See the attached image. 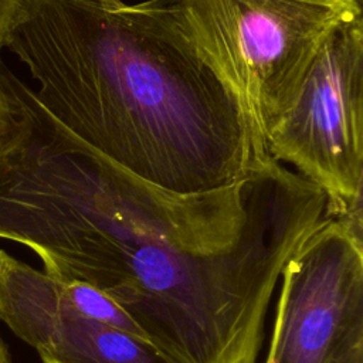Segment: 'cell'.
I'll list each match as a JSON object with an SVG mask.
<instances>
[{"instance_id": "cell-1", "label": "cell", "mask_w": 363, "mask_h": 363, "mask_svg": "<svg viewBox=\"0 0 363 363\" xmlns=\"http://www.w3.org/2000/svg\"><path fill=\"white\" fill-rule=\"evenodd\" d=\"M0 238L113 301L173 363H257L288 259L330 217L322 189L271 157L244 180L177 194L109 163L0 57Z\"/></svg>"}, {"instance_id": "cell-2", "label": "cell", "mask_w": 363, "mask_h": 363, "mask_svg": "<svg viewBox=\"0 0 363 363\" xmlns=\"http://www.w3.org/2000/svg\"><path fill=\"white\" fill-rule=\"evenodd\" d=\"M40 105L121 170L177 194L230 187L269 155L235 94L122 0H30L6 44Z\"/></svg>"}, {"instance_id": "cell-3", "label": "cell", "mask_w": 363, "mask_h": 363, "mask_svg": "<svg viewBox=\"0 0 363 363\" xmlns=\"http://www.w3.org/2000/svg\"><path fill=\"white\" fill-rule=\"evenodd\" d=\"M135 6L235 94L262 140L291 108L333 33L363 16L354 0H146Z\"/></svg>"}, {"instance_id": "cell-4", "label": "cell", "mask_w": 363, "mask_h": 363, "mask_svg": "<svg viewBox=\"0 0 363 363\" xmlns=\"http://www.w3.org/2000/svg\"><path fill=\"white\" fill-rule=\"evenodd\" d=\"M264 143L325 191L332 217L363 228V16L328 40Z\"/></svg>"}, {"instance_id": "cell-5", "label": "cell", "mask_w": 363, "mask_h": 363, "mask_svg": "<svg viewBox=\"0 0 363 363\" xmlns=\"http://www.w3.org/2000/svg\"><path fill=\"white\" fill-rule=\"evenodd\" d=\"M281 278L265 363H328L363 332V230L326 218Z\"/></svg>"}, {"instance_id": "cell-6", "label": "cell", "mask_w": 363, "mask_h": 363, "mask_svg": "<svg viewBox=\"0 0 363 363\" xmlns=\"http://www.w3.org/2000/svg\"><path fill=\"white\" fill-rule=\"evenodd\" d=\"M0 319L43 363H173L149 340L85 315L62 279L3 250Z\"/></svg>"}, {"instance_id": "cell-7", "label": "cell", "mask_w": 363, "mask_h": 363, "mask_svg": "<svg viewBox=\"0 0 363 363\" xmlns=\"http://www.w3.org/2000/svg\"><path fill=\"white\" fill-rule=\"evenodd\" d=\"M64 281V279H62ZM65 289L75 306L85 315L105 322L113 328H118L126 333L149 340L142 329L132 320V318L125 313L113 301L105 296L101 291L75 281H64Z\"/></svg>"}, {"instance_id": "cell-8", "label": "cell", "mask_w": 363, "mask_h": 363, "mask_svg": "<svg viewBox=\"0 0 363 363\" xmlns=\"http://www.w3.org/2000/svg\"><path fill=\"white\" fill-rule=\"evenodd\" d=\"M30 0H0V50Z\"/></svg>"}, {"instance_id": "cell-9", "label": "cell", "mask_w": 363, "mask_h": 363, "mask_svg": "<svg viewBox=\"0 0 363 363\" xmlns=\"http://www.w3.org/2000/svg\"><path fill=\"white\" fill-rule=\"evenodd\" d=\"M328 363H363V332L352 336Z\"/></svg>"}, {"instance_id": "cell-10", "label": "cell", "mask_w": 363, "mask_h": 363, "mask_svg": "<svg viewBox=\"0 0 363 363\" xmlns=\"http://www.w3.org/2000/svg\"><path fill=\"white\" fill-rule=\"evenodd\" d=\"M7 118H9V105H7V99L0 88V135L6 126V122H7Z\"/></svg>"}, {"instance_id": "cell-11", "label": "cell", "mask_w": 363, "mask_h": 363, "mask_svg": "<svg viewBox=\"0 0 363 363\" xmlns=\"http://www.w3.org/2000/svg\"><path fill=\"white\" fill-rule=\"evenodd\" d=\"M0 363H11V354L1 337H0Z\"/></svg>"}, {"instance_id": "cell-12", "label": "cell", "mask_w": 363, "mask_h": 363, "mask_svg": "<svg viewBox=\"0 0 363 363\" xmlns=\"http://www.w3.org/2000/svg\"><path fill=\"white\" fill-rule=\"evenodd\" d=\"M354 1H356L359 6H362V7H363V0H354Z\"/></svg>"}]
</instances>
